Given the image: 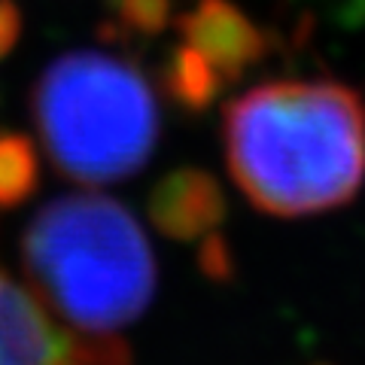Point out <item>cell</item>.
I'll list each match as a JSON object with an SVG mask.
<instances>
[{
    "label": "cell",
    "mask_w": 365,
    "mask_h": 365,
    "mask_svg": "<svg viewBox=\"0 0 365 365\" xmlns=\"http://www.w3.org/2000/svg\"><path fill=\"white\" fill-rule=\"evenodd\" d=\"M222 134L232 180L262 213L335 210L365 180V104L332 79L250 88L225 107Z\"/></svg>",
    "instance_id": "obj_1"
},
{
    "label": "cell",
    "mask_w": 365,
    "mask_h": 365,
    "mask_svg": "<svg viewBox=\"0 0 365 365\" xmlns=\"http://www.w3.org/2000/svg\"><path fill=\"white\" fill-rule=\"evenodd\" d=\"M34 295L79 335L113 338L153 302L155 256L128 207L107 195L49 201L21 237Z\"/></svg>",
    "instance_id": "obj_2"
},
{
    "label": "cell",
    "mask_w": 365,
    "mask_h": 365,
    "mask_svg": "<svg viewBox=\"0 0 365 365\" xmlns=\"http://www.w3.org/2000/svg\"><path fill=\"white\" fill-rule=\"evenodd\" d=\"M34 122L55 170L86 186L134 177L158 140L150 83L107 52H71L46 67L34 88Z\"/></svg>",
    "instance_id": "obj_3"
},
{
    "label": "cell",
    "mask_w": 365,
    "mask_h": 365,
    "mask_svg": "<svg viewBox=\"0 0 365 365\" xmlns=\"http://www.w3.org/2000/svg\"><path fill=\"white\" fill-rule=\"evenodd\" d=\"M0 365H128L122 341L71 332L0 271Z\"/></svg>",
    "instance_id": "obj_4"
},
{
    "label": "cell",
    "mask_w": 365,
    "mask_h": 365,
    "mask_svg": "<svg viewBox=\"0 0 365 365\" xmlns=\"http://www.w3.org/2000/svg\"><path fill=\"white\" fill-rule=\"evenodd\" d=\"M182 43L201 52L228 86L265 52V34L232 0H198L180 19Z\"/></svg>",
    "instance_id": "obj_5"
},
{
    "label": "cell",
    "mask_w": 365,
    "mask_h": 365,
    "mask_svg": "<svg viewBox=\"0 0 365 365\" xmlns=\"http://www.w3.org/2000/svg\"><path fill=\"white\" fill-rule=\"evenodd\" d=\"M225 216V198L207 170L182 168L168 174L150 195V220L174 241H195L213 232Z\"/></svg>",
    "instance_id": "obj_6"
},
{
    "label": "cell",
    "mask_w": 365,
    "mask_h": 365,
    "mask_svg": "<svg viewBox=\"0 0 365 365\" xmlns=\"http://www.w3.org/2000/svg\"><path fill=\"white\" fill-rule=\"evenodd\" d=\"M165 86L170 91V98L186 110H204L210 101L222 91V79L220 73L207 64L201 52H195L192 46L180 43L168 58V73H165Z\"/></svg>",
    "instance_id": "obj_7"
},
{
    "label": "cell",
    "mask_w": 365,
    "mask_h": 365,
    "mask_svg": "<svg viewBox=\"0 0 365 365\" xmlns=\"http://www.w3.org/2000/svg\"><path fill=\"white\" fill-rule=\"evenodd\" d=\"M40 180V162L28 137L0 134V207H16L34 195Z\"/></svg>",
    "instance_id": "obj_8"
},
{
    "label": "cell",
    "mask_w": 365,
    "mask_h": 365,
    "mask_svg": "<svg viewBox=\"0 0 365 365\" xmlns=\"http://www.w3.org/2000/svg\"><path fill=\"white\" fill-rule=\"evenodd\" d=\"M119 19L131 31L155 34L170 21V0H119Z\"/></svg>",
    "instance_id": "obj_9"
},
{
    "label": "cell",
    "mask_w": 365,
    "mask_h": 365,
    "mask_svg": "<svg viewBox=\"0 0 365 365\" xmlns=\"http://www.w3.org/2000/svg\"><path fill=\"white\" fill-rule=\"evenodd\" d=\"M21 34V16L13 0H0V58L19 43Z\"/></svg>",
    "instance_id": "obj_10"
}]
</instances>
